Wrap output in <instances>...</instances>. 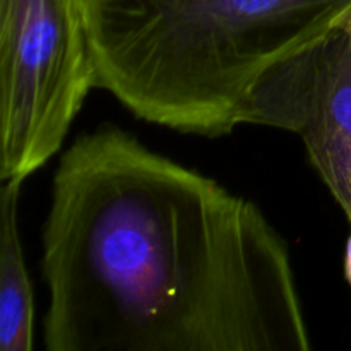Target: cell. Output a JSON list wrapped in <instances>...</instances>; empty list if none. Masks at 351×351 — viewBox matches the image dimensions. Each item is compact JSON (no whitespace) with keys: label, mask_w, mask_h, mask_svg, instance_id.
I'll list each match as a JSON object with an SVG mask.
<instances>
[{"label":"cell","mask_w":351,"mask_h":351,"mask_svg":"<svg viewBox=\"0 0 351 351\" xmlns=\"http://www.w3.org/2000/svg\"><path fill=\"white\" fill-rule=\"evenodd\" d=\"M48 351H308L290 250L252 201L103 123L41 233Z\"/></svg>","instance_id":"6da1fadb"},{"label":"cell","mask_w":351,"mask_h":351,"mask_svg":"<svg viewBox=\"0 0 351 351\" xmlns=\"http://www.w3.org/2000/svg\"><path fill=\"white\" fill-rule=\"evenodd\" d=\"M96 88L141 120L221 137L264 74L351 16V0H86Z\"/></svg>","instance_id":"7a4b0ae2"},{"label":"cell","mask_w":351,"mask_h":351,"mask_svg":"<svg viewBox=\"0 0 351 351\" xmlns=\"http://www.w3.org/2000/svg\"><path fill=\"white\" fill-rule=\"evenodd\" d=\"M96 88L86 0H0V178L55 156Z\"/></svg>","instance_id":"3957f363"},{"label":"cell","mask_w":351,"mask_h":351,"mask_svg":"<svg viewBox=\"0 0 351 351\" xmlns=\"http://www.w3.org/2000/svg\"><path fill=\"white\" fill-rule=\"evenodd\" d=\"M295 134L351 223V16L266 72L240 125Z\"/></svg>","instance_id":"277c9868"},{"label":"cell","mask_w":351,"mask_h":351,"mask_svg":"<svg viewBox=\"0 0 351 351\" xmlns=\"http://www.w3.org/2000/svg\"><path fill=\"white\" fill-rule=\"evenodd\" d=\"M24 180L3 182L0 192V351H31L34 295L19 235Z\"/></svg>","instance_id":"5b68a950"},{"label":"cell","mask_w":351,"mask_h":351,"mask_svg":"<svg viewBox=\"0 0 351 351\" xmlns=\"http://www.w3.org/2000/svg\"><path fill=\"white\" fill-rule=\"evenodd\" d=\"M345 276L348 280V285L351 288V235L346 243V256H345Z\"/></svg>","instance_id":"8992f818"}]
</instances>
